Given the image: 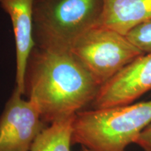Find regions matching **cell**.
<instances>
[{
	"label": "cell",
	"instance_id": "cell-10",
	"mask_svg": "<svg viewBox=\"0 0 151 151\" xmlns=\"http://www.w3.org/2000/svg\"><path fill=\"white\" fill-rule=\"evenodd\" d=\"M124 36L144 54L151 52V19L138 24Z\"/></svg>",
	"mask_w": 151,
	"mask_h": 151
},
{
	"label": "cell",
	"instance_id": "cell-11",
	"mask_svg": "<svg viewBox=\"0 0 151 151\" xmlns=\"http://www.w3.org/2000/svg\"><path fill=\"white\" fill-rule=\"evenodd\" d=\"M134 144L140 147L143 151H151V123L141 132Z\"/></svg>",
	"mask_w": 151,
	"mask_h": 151
},
{
	"label": "cell",
	"instance_id": "cell-12",
	"mask_svg": "<svg viewBox=\"0 0 151 151\" xmlns=\"http://www.w3.org/2000/svg\"><path fill=\"white\" fill-rule=\"evenodd\" d=\"M81 151H90V150H88V148H86V147L84 146H81Z\"/></svg>",
	"mask_w": 151,
	"mask_h": 151
},
{
	"label": "cell",
	"instance_id": "cell-1",
	"mask_svg": "<svg viewBox=\"0 0 151 151\" xmlns=\"http://www.w3.org/2000/svg\"><path fill=\"white\" fill-rule=\"evenodd\" d=\"M99 86L70 51L35 47L28 59L24 94L49 124L90 106Z\"/></svg>",
	"mask_w": 151,
	"mask_h": 151
},
{
	"label": "cell",
	"instance_id": "cell-9",
	"mask_svg": "<svg viewBox=\"0 0 151 151\" xmlns=\"http://www.w3.org/2000/svg\"><path fill=\"white\" fill-rule=\"evenodd\" d=\"M75 115L52 122L44 128L36 138L30 151H71Z\"/></svg>",
	"mask_w": 151,
	"mask_h": 151
},
{
	"label": "cell",
	"instance_id": "cell-7",
	"mask_svg": "<svg viewBox=\"0 0 151 151\" xmlns=\"http://www.w3.org/2000/svg\"><path fill=\"white\" fill-rule=\"evenodd\" d=\"M35 0H0L10 17L16 43V86L24 95V78L28 59L35 48L34 4Z\"/></svg>",
	"mask_w": 151,
	"mask_h": 151
},
{
	"label": "cell",
	"instance_id": "cell-8",
	"mask_svg": "<svg viewBox=\"0 0 151 151\" xmlns=\"http://www.w3.org/2000/svg\"><path fill=\"white\" fill-rule=\"evenodd\" d=\"M151 19V0H103L97 25L125 35L138 24Z\"/></svg>",
	"mask_w": 151,
	"mask_h": 151
},
{
	"label": "cell",
	"instance_id": "cell-5",
	"mask_svg": "<svg viewBox=\"0 0 151 151\" xmlns=\"http://www.w3.org/2000/svg\"><path fill=\"white\" fill-rule=\"evenodd\" d=\"M22 95L15 86L0 116V151H30L46 127L37 105Z\"/></svg>",
	"mask_w": 151,
	"mask_h": 151
},
{
	"label": "cell",
	"instance_id": "cell-6",
	"mask_svg": "<svg viewBox=\"0 0 151 151\" xmlns=\"http://www.w3.org/2000/svg\"><path fill=\"white\" fill-rule=\"evenodd\" d=\"M151 90V52L144 54L102 85L90 106L101 109L135 102Z\"/></svg>",
	"mask_w": 151,
	"mask_h": 151
},
{
	"label": "cell",
	"instance_id": "cell-3",
	"mask_svg": "<svg viewBox=\"0 0 151 151\" xmlns=\"http://www.w3.org/2000/svg\"><path fill=\"white\" fill-rule=\"evenodd\" d=\"M103 0H35V47L70 51L83 34L97 25Z\"/></svg>",
	"mask_w": 151,
	"mask_h": 151
},
{
	"label": "cell",
	"instance_id": "cell-2",
	"mask_svg": "<svg viewBox=\"0 0 151 151\" xmlns=\"http://www.w3.org/2000/svg\"><path fill=\"white\" fill-rule=\"evenodd\" d=\"M151 123V100L76 113L72 145L90 151H126Z\"/></svg>",
	"mask_w": 151,
	"mask_h": 151
},
{
	"label": "cell",
	"instance_id": "cell-4",
	"mask_svg": "<svg viewBox=\"0 0 151 151\" xmlns=\"http://www.w3.org/2000/svg\"><path fill=\"white\" fill-rule=\"evenodd\" d=\"M70 52L99 88L144 55L124 35L99 25L83 34Z\"/></svg>",
	"mask_w": 151,
	"mask_h": 151
}]
</instances>
